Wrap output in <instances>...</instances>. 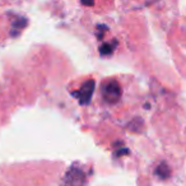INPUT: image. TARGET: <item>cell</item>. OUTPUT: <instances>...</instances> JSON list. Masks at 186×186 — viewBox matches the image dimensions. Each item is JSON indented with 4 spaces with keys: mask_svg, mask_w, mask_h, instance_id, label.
<instances>
[{
    "mask_svg": "<svg viewBox=\"0 0 186 186\" xmlns=\"http://www.w3.org/2000/svg\"><path fill=\"white\" fill-rule=\"evenodd\" d=\"M103 97L108 102H116L120 98V87L117 86V83L112 82L107 84L103 88Z\"/></svg>",
    "mask_w": 186,
    "mask_h": 186,
    "instance_id": "6da1fadb",
    "label": "cell"
},
{
    "mask_svg": "<svg viewBox=\"0 0 186 186\" xmlns=\"http://www.w3.org/2000/svg\"><path fill=\"white\" fill-rule=\"evenodd\" d=\"M93 88H95V82H93V80L87 82L80 88V91H79V101H80L82 103L86 105L89 101V98L92 96V92H93Z\"/></svg>",
    "mask_w": 186,
    "mask_h": 186,
    "instance_id": "7a4b0ae2",
    "label": "cell"
},
{
    "mask_svg": "<svg viewBox=\"0 0 186 186\" xmlns=\"http://www.w3.org/2000/svg\"><path fill=\"white\" fill-rule=\"evenodd\" d=\"M92 2H93V0H83V3L86 4V5H89V4H92Z\"/></svg>",
    "mask_w": 186,
    "mask_h": 186,
    "instance_id": "3957f363",
    "label": "cell"
}]
</instances>
